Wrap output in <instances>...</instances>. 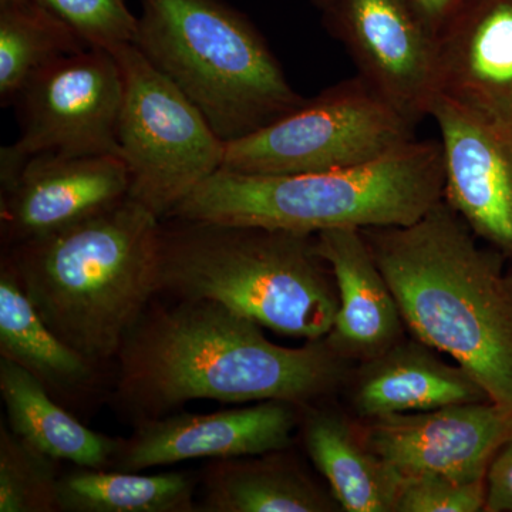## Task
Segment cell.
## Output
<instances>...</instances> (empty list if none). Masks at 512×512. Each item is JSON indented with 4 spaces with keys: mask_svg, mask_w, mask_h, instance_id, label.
I'll use <instances>...</instances> for the list:
<instances>
[{
    "mask_svg": "<svg viewBox=\"0 0 512 512\" xmlns=\"http://www.w3.org/2000/svg\"><path fill=\"white\" fill-rule=\"evenodd\" d=\"M430 117L439 127L444 201L480 241L512 258V127L443 96Z\"/></svg>",
    "mask_w": 512,
    "mask_h": 512,
    "instance_id": "4fadbf2b",
    "label": "cell"
},
{
    "mask_svg": "<svg viewBox=\"0 0 512 512\" xmlns=\"http://www.w3.org/2000/svg\"><path fill=\"white\" fill-rule=\"evenodd\" d=\"M55 458L29 446L12 430L0 429V512L59 510Z\"/></svg>",
    "mask_w": 512,
    "mask_h": 512,
    "instance_id": "cb8c5ba5",
    "label": "cell"
},
{
    "mask_svg": "<svg viewBox=\"0 0 512 512\" xmlns=\"http://www.w3.org/2000/svg\"><path fill=\"white\" fill-rule=\"evenodd\" d=\"M0 352L43 383L74 387L93 376L94 363L49 328L8 259L0 275Z\"/></svg>",
    "mask_w": 512,
    "mask_h": 512,
    "instance_id": "44dd1931",
    "label": "cell"
},
{
    "mask_svg": "<svg viewBox=\"0 0 512 512\" xmlns=\"http://www.w3.org/2000/svg\"><path fill=\"white\" fill-rule=\"evenodd\" d=\"M123 74L117 143L128 198L158 220L224 165L225 143L200 110L136 45L114 50Z\"/></svg>",
    "mask_w": 512,
    "mask_h": 512,
    "instance_id": "52a82bcc",
    "label": "cell"
},
{
    "mask_svg": "<svg viewBox=\"0 0 512 512\" xmlns=\"http://www.w3.org/2000/svg\"><path fill=\"white\" fill-rule=\"evenodd\" d=\"M161 221L160 292L212 301L262 328L326 338L338 312L335 276L316 235L249 225Z\"/></svg>",
    "mask_w": 512,
    "mask_h": 512,
    "instance_id": "5b68a950",
    "label": "cell"
},
{
    "mask_svg": "<svg viewBox=\"0 0 512 512\" xmlns=\"http://www.w3.org/2000/svg\"><path fill=\"white\" fill-rule=\"evenodd\" d=\"M485 512H512V437L488 471Z\"/></svg>",
    "mask_w": 512,
    "mask_h": 512,
    "instance_id": "4316f807",
    "label": "cell"
},
{
    "mask_svg": "<svg viewBox=\"0 0 512 512\" xmlns=\"http://www.w3.org/2000/svg\"><path fill=\"white\" fill-rule=\"evenodd\" d=\"M96 49L136 45L138 18L126 0H37Z\"/></svg>",
    "mask_w": 512,
    "mask_h": 512,
    "instance_id": "d4e9b609",
    "label": "cell"
},
{
    "mask_svg": "<svg viewBox=\"0 0 512 512\" xmlns=\"http://www.w3.org/2000/svg\"><path fill=\"white\" fill-rule=\"evenodd\" d=\"M320 12L362 79L416 126L430 117L440 96L439 39L406 0H328Z\"/></svg>",
    "mask_w": 512,
    "mask_h": 512,
    "instance_id": "30bf717a",
    "label": "cell"
},
{
    "mask_svg": "<svg viewBox=\"0 0 512 512\" xmlns=\"http://www.w3.org/2000/svg\"><path fill=\"white\" fill-rule=\"evenodd\" d=\"M90 47L37 0H0V103L8 107L33 74Z\"/></svg>",
    "mask_w": 512,
    "mask_h": 512,
    "instance_id": "603a6c76",
    "label": "cell"
},
{
    "mask_svg": "<svg viewBox=\"0 0 512 512\" xmlns=\"http://www.w3.org/2000/svg\"><path fill=\"white\" fill-rule=\"evenodd\" d=\"M286 450L212 460L205 468V512H338L328 485L319 484Z\"/></svg>",
    "mask_w": 512,
    "mask_h": 512,
    "instance_id": "d6986e66",
    "label": "cell"
},
{
    "mask_svg": "<svg viewBox=\"0 0 512 512\" xmlns=\"http://www.w3.org/2000/svg\"><path fill=\"white\" fill-rule=\"evenodd\" d=\"M316 244L338 289V312L326 336L332 349L357 365L406 338L402 312L362 231L328 229L316 234Z\"/></svg>",
    "mask_w": 512,
    "mask_h": 512,
    "instance_id": "e0dca14e",
    "label": "cell"
},
{
    "mask_svg": "<svg viewBox=\"0 0 512 512\" xmlns=\"http://www.w3.org/2000/svg\"><path fill=\"white\" fill-rule=\"evenodd\" d=\"M471 0H406L417 18L439 39Z\"/></svg>",
    "mask_w": 512,
    "mask_h": 512,
    "instance_id": "83f0119b",
    "label": "cell"
},
{
    "mask_svg": "<svg viewBox=\"0 0 512 512\" xmlns=\"http://www.w3.org/2000/svg\"><path fill=\"white\" fill-rule=\"evenodd\" d=\"M316 404L302 409L303 446L340 510L396 512L402 480L370 448L362 421Z\"/></svg>",
    "mask_w": 512,
    "mask_h": 512,
    "instance_id": "ac0fdd59",
    "label": "cell"
},
{
    "mask_svg": "<svg viewBox=\"0 0 512 512\" xmlns=\"http://www.w3.org/2000/svg\"><path fill=\"white\" fill-rule=\"evenodd\" d=\"M302 407L266 400L210 414H177L141 420L113 467L144 471L197 458H234L291 448Z\"/></svg>",
    "mask_w": 512,
    "mask_h": 512,
    "instance_id": "5bb4252c",
    "label": "cell"
},
{
    "mask_svg": "<svg viewBox=\"0 0 512 512\" xmlns=\"http://www.w3.org/2000/svg\"><path fill=\"white\" fill-rule=\"evenodd\" d=\"M440 96L512 127V0H471L439 37Z\"/></svg>",
    "mask_w": 512,
    "mask_h": 512,
    "instance_id": "9a60e30c",
    "label": "cell"
},
{
    "mask_svg": "<svg viewBox=\"0 0 512 512\" xmlns=\"http://www.w3.org/2000/svg\"><path fill=\"white\" fill-rule=\"evenodd\" d=\"M0 394L9 429L29 446L77 467L113 466L123 439L83 426L50 397L39 377L6 357L0 359Z\"/></svg>",
    "mask_w": 512,
    "mask_h": 512,
    "instance_id": "ffe728a7",
    "label": "cell"
},
{
    "mask_svg": "<svg viewBox=\"0 0 512 512\" xmlns=\"http://www.w3.org/2000/svg\"><path fill=\"white\" fill-rule=\"evenodd\" d=\"M362 424L370 448L400 480L434 476L487 481L491 464L512 437V412L491 400Z\"/></svg>",
    "mask_w": 512,
    "mask_h": 512,
    "instance_id": "8fae6325",
    "label": "cell"
},
{
    "mask_svg": "<svg viewBox=\"0 0 512 512\" xmlns=\"http://www.w3.org/2000/svg\"><path fill=\"white\" fill-rule=\"evenodd\" d=\"M343 390L362 421L490 400L467 370L414 336L353 366Z\"/></svg>",
    "mask_w": 512,
    "mask_h": 512,
    "instance_id": "2e32d148",
    "label": "cell"
},
{
    "mask_svg": "<svg viewBox=\"0 0 512 512\" xmlns=\"http://www.w3.org/2000/svg\"><path fill=\"white\" fill-rule=\"evenodd\" d=\"M161 221L126 198L12 245L8 261L49 328L92 363L121 345L160 292Z\"/></svg>",
    "mask_w": 512,
    "mask_h": 512,
    "instance_id": "3957f363",
    "label": "cell"
},
{
    "mask_svg": "<svg viewBox=\"0 0 512 512\" xmlns=\"http://www.w3.org/2000/svg\"><path fill=\"white\" fill-rule=\"evenodd\" d=\"M414 338L450 357L512 412V291L446 201L406 227L360 229Z\"/></svg>",
    "mask_w": 512,
    "mask_h": 512,
    "instance_id": "7a4b0ae2",
    "label": "cell"
},
{
    "mask_svg": "<svg viewBox=\"0 0 512 512\" xmlns=\"http://www.w3.org/2000/svg\"><path fill=\"white\" fill-rule=\"evenodd\" d=\"M443 200L440 141L414 138L372 163L342 170L264 175L220 168L165 220L316 235L338 228L406 227Z\"/></svg>",
    "mask_w": 512,
    "mask_h": 512,
    "instance_id": "277c9868",
    "label": "cell"
},
{
    "mask_svg": "<svg viewBox=\"0 0 512 512\" xmlns=\"http://www.w3.org/2000/svg\"><path fill=\"white\" fill-rule=\"evenodd\" d=\"M507 282L508 285H510V289L512 291V272H510V274H507Z\"/></svg>",
    "mask_w": 512,
    "mask_h": 512,
    "instance_id": "f546056e",
    "label": "cell"
},
{
    "mask_svg": "<svg viewBox=\"0 0 512 512\" xmlns=\"http://www.w3.org/2000/svg\"><path fill=\"white\" fill-rule=\"evenodd\" d=\"M311 2L320 10L325 6V3L328 2V0H311Z\"/></svg>",
    "mask_w": 512,
    "mask_h": 512,
    "instance_id": "f1b7e54d",
    "label": "cell"
},
{
    "mask_svg": "<svg viewBox=\"0 0 512 512\" xmlns=\"http://www.w3.org/2000/svg\"><path fill=\"white\" fill-rule=\"evenodd\" d=\"M178 302L144 315L117 355V396L143 419L201 399L303 409L342 390L355 366L326 338L285 348L221 303Z\"/></svg>",
    "mask_w": 512,
    "mask_h": 512,
    "instance_id": "6da1fadb",
    "label": "cell"
},
{
    "mask_svg": "<svg viewBox=\"0 0 512 512\" xmlns=\"http://www.w3.org/2000/svg\"><path fill=\"white\" fill-rule=\"evenodd\" d=\"M487 504V481L448 477L402 480L396 512H481Z\"/></svg>",
    "mask_w": 512,
    "mask_h": 512,
    "instance_id": "484cf974",
    "label": "cell"
},
{
    "mask_svg": "<svg viewBox=\"0 0 512 512\" xmlns=\"http://www.w3.org/2000/svg\"><path fill=\"white\" fill-rule=\"evenodd\" d=\"M3 234L15 245L116 207L130 180L119 156L18 157L0 151Z\"/></svg>",
    "mask_w": 512,
    "mask_h": 512,
    "instance_id": "7c38bea8",
    "label": "cell"
},
{
    "mask_svg": "<svg viewBox=\"0 0 512 512\" xmlns=\"http://www.w3.org/2000/svg\"><path fill=\"white\" fill-rule=\"evenodd\" d=\"M414 128L365 79L332 84L298 109L225 144L222 168L245 174H302L372 163L414 140Z\"/></svg>",
    "mask_w": 512,
    "mask_h": 512,
    "instance_id": "ba28073f",
    "label": "cell"
},
{
    "mask_svg": "<svg viewBox=\"0 0 512 512\" xmlns=\"http://www.w3.org/2000/svg\"><path fill=\"white\" fill-rule=\"evenodd\" d=\"M194 493V478L177 471L146 476L79 467L57 485L59 510L70 512H192Z\"/></svg>",
    "mask_w": 512,
    "mask_h": 512,
    "instance_id": "7402d4cb",
    "label": "cell"
},
{
    "mask_svg": "<svg viewBox=\"0 0 512 512\" xmlns=\"http://www.w3.org/2000/svg\"><path fill=\"white\" fill-rule=\"evenodd\" d=\"M136 46L201 111L225 144L306 100L265 37L222 0H140Z\"/></svg>",
    "mask_w": 512,
    "mask_h": 512,
    "instance_id": "8992f818",
    "label": "cell"
},
{
    "mask_svg": "<svg viewBox=\"0 0 512 512\" xmlns=\"http://www.w3.org/2000/svg\"><path fill=\"white\" fill-rule=\"evenodd\" d=\"M123 74L109 50L87 47L47 64L15 100L20 136L6 147L18 157L119 156L117 127Z\"/></svg>",
    "mask_w": 512,
    "mask_h": 512,
    "instance_id": "9c48e42d",
    "label": "cell"
}]
</instances>
